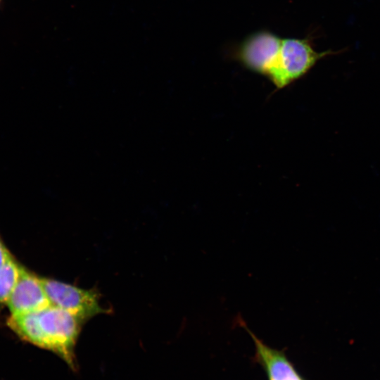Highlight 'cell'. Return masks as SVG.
Wrapping results in <instances>:
<instances>
[{"mask_svg":"<svg viewBox=\"0 0 380 380\" xmlns=\"http://www.w3.org/2000/svg\"><path fill=\"white\" fill-rule=\"evenodd\" d=\"M341 52H317L308 37L285 38L260 30L239 44L235 56L246 68L265 76L277 89H282L306 75L319 60Z\"/></svg>","mask_w":380,"mask_h":380,"instance_id":"6da1fadb","label":"cell"},{"mask_svg":"<svg viewBox=\"0 0 380 380\" xmlns=\"http://www.w3.org/2000/svg\"><path fill=\"white\" fill-rule=\"evenodd\" d=\"M84 322L53 305L22 315H11L8 326L23 340L58 355L75 369V346Z\"/></svg>","mask_w":380,"mask_h":380,"instance_id":"7a4b0ae2","label":"cell"},{"mask_svg":"<svg viewBox=\"0 0 380 380\" xmlns=\"http://www.w3.org/2000/svg\"><path fill=\"white\" fill-rule=\"evenodd\" d=\"M51 305L65 310L83 322L105 313L98 293L53 279L40 277Z\"/></svg>","mask_w":380,"mask_h":380,"instance_id":"3957f363","label":"cell"},{"mask_svg":"<svg viewBox=\"0 0 380 380\" xmlns=\"http://www.w3.org/2000/svg\"><path fill=\"white\" fill-rule=\"evenodd\" d=\"M236 322L253 339L255 346L254 360L264 369L267 380H304L284 350H278L265 343L253 333L241 317H237Z\"/></svg>","mask_w":380,"mask_h":380,"instance_id":"277c9868","label":"cell"},{"mask_svg":"<svg viewBox=\"0 0 380 380\" xmlns=\"http://www.w3.org/2000/svg\"><path fill=\"white\" fill-rule=\"evenodd\" d=\"M11 315H22L50 305L40 277L23 266L15 286L7 302Z\"/></svg>","mask_w":380,"mask_h":380,"instance_id":"5b68a950","label":"cell"},{"mask_svg":"<svg viewBox=\"0 0 380 380\" xmlns=\"http://www.w3.org/2000/svg\"><path fill=\"white\" fill-rule=\"evenodd\" d=\"M22 266L11 255L0 267V308L7 302L19 278Z\"/></svg>","mask_w":380,"mask_h":380,"instance_id":"8992f818","label":"cell"},{"mask_svg":"<svg viewBox=\"0 0 380 380\" xmlns=\"http://www.w3.org/2000/svg\"><path fill=\"white\" fill-rule=\"evenodd\" d=\"M11 256L6 246L0 238V267Z\"/></svg>","mask_w":380,"mask_h":380,"instance_id":"52a82bcc","label":"cell"},{"mask_svg":"<svg viewBox=\"0 0 380 380\" xmlns=\"http://www.w3.org/2000/svg\"><path fill=\"white\" fill-rule=\"evenodd\" d=\"M1 0H0V2H1Z\"/></svg>","mask_w":380,"mask_h":380,"instance_id":"ba28073f","label":"cell"}]
</instances>
